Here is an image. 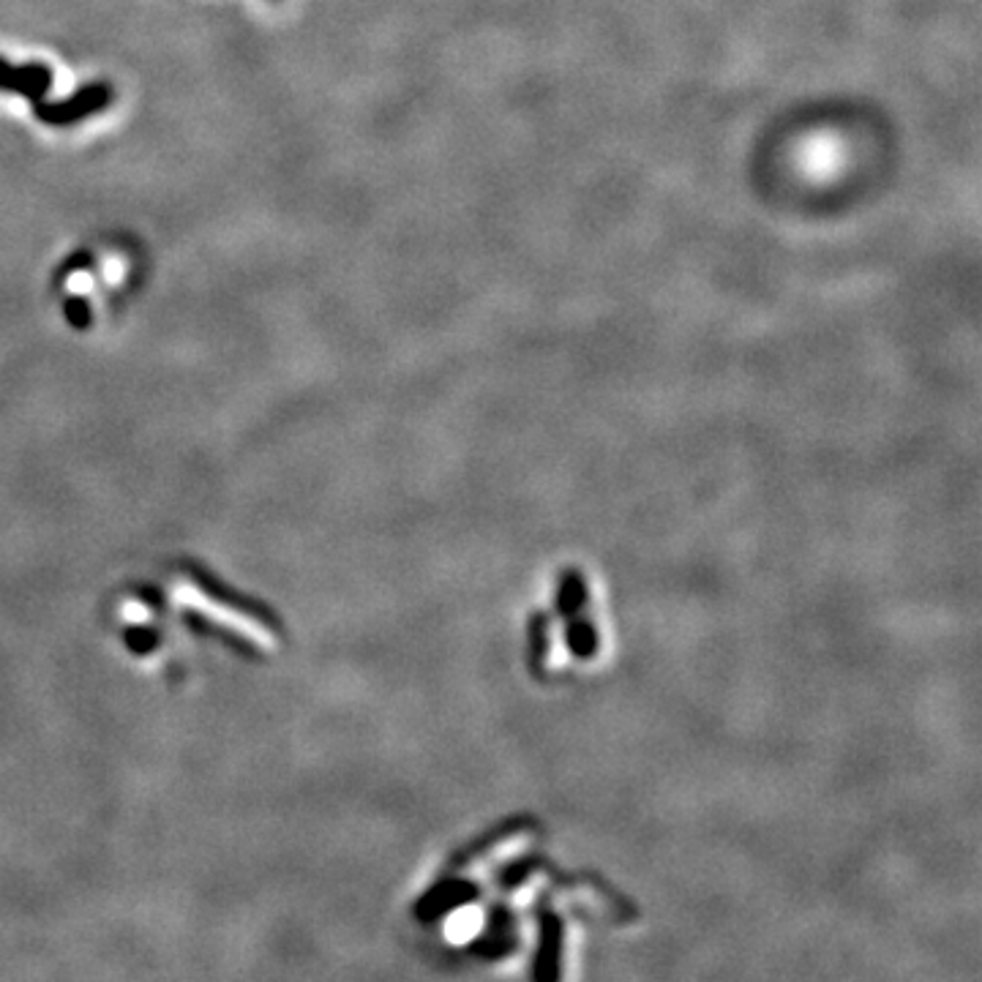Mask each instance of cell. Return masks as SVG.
I'll use <instances>...</instances> for the list:
<instances>
[{
  "label": "cell",
  "mask_w": 982,
  "mask_h": 982,
  "mask_svg": "<svg viewBox=\"0 0 982 982\" xmlns=\"http://www.w3.org/2000/svg\"><path fill=\"white\" fill-rule=\"evenodd\" d=\"M584 603H587V587H584L582 573L576 568H568V571L560 576V592H557V612L571 620L576 614L582 612Z\"/></svg>",
  "instance_id": "obj_6"
},
{
  "label": "cell",
  "mask_w": 982,
  "mask_h": 982,
  "mask_svg": "<svg viewBox=\"0 0 982 982\" xmlns=\"http://www.w3.org/2000/svg\"><path fill=\"white\" fill-rule=\"evenodd\" d=\"M475 898H478V887L472 882H464V879H442L440 884H434L421 901H418L415 914H418V920L434 922L445 917V914L456 912V909H464Z\"/></svg>",
  "instance_id": "obj_3"
},
{
  "label": "cell",
  "mask_w": 982,
  "mask_h": 982,
  "mask_svg": "<svg viewBox=\"0 0 982 982\" xmlns=\"http://www.w3.org/2000/svg\"><path fill=\"white\" fill-rule=\"evenodd\" d=\"M516 824H524V819H511V822H505V824H500V827H494L489 835H483V838H478V841H472L467 849H461V854H456V857H453L451 868L467 865V862L475 860V857H478L483 849H489L491 843H497V841H502V838H508Z\"/></svg>",
  "instance_id": "obj_9"
},
{
  "label": "cell",
  "mask_w": 982,
  "mask_h": 982,
  "mask_svg": "<svg viewBox=\"0 0 982 982\" xmlns=\"http://www.w3.org/2000/svg\"><path fill=\"white\" fill-rule=\"evenodd\" d=\"M52 88V71L44 63H28V66H11L0 58V91L20 93L33 104H39Z\"/></svg>",
  "instance_id": "obj_4"
},
{
  "label": "cell",
  "mask_w": 982,
  "mask_h": 982,
  "mask_svg": "<svg viewBox=\"0 0 982 982\" xmlns=\"http://www.w3.org/2000/svg\"><path fill=\"white\" fill-rule=\"evenodd\" d=\"M66 320L74 325V328H80V331H85L88 325H91V320H93V314H91V306H88V301L85 298H69L66 301Z\"/></svg>",
  "instance_id": "obj_10"
},
{
  "label": "cell",
  "mask_w": 982,
  "mask_h": 982,
  "mask_svg": "<svg viewBox=\"0 0 982 982\" xmlns=\"http://www.w3.org/2000/svg\"><path fill=\"white\" fill-rule=\"evenodd\" d=\"M565 642L576 658H592L598 652V633L592 628V622L579 620V614L571 617V625L565 628Z\"/></svg>",
  "instance_id": "obj_7"
},
{
  "label": "cell",
  "mask_w": 982,
  "mask_h": 982,
  "mask_svg": "<svg viewBox=\"0 0 982 982\" xmlns=\"http://www.w3.org/2000/svg\"><path fill=\"white\" fill-rule=\"evenodd\" d=\"M126 650L140 658H181L202 647L260 652L276 644L265 614L186 568L134 584L115 603Z\"/></svg>",
  "instance_id": "obj_1"
},
{
  "label": "cell",
  "mask_w": 982,
  "mask_h": 982,
  "mask_svg": "<svg viewBox=\"0 0 982 982\" xmlns=\"http://www.w3.org/2000/svg\"><path fill=\"white\" fill-rule=\"evenodd\" d=\"M546 652H549V617L538 612L530 617V666L535 674H541Z\"/></svg>",
  "instance_id": "obj_8"
},
{
  "label": "cell",
  "mask_w": 982,
  "mask_h": 982,
  "mask_svg": "<svg viewBox=\"0 0 982 982\" xmlns=\"http://www.w3.org/2000/svg\"><path fill=\"white\" fill-rule=\"evenodd\" d=\"M112 101H115V91L112 85L107 82H93V85H85L80 91L69 96V99L61 101H44L41 99L39 104H33V112L41 123L47 126H71V123H80L91 115H99L101 110H107Z\"/></svg>",
  "instance_id": "obj_2"
},
{
  "label": "cell",
  "mask_w": 982,
  "mask_h": 982,
  "mask_svg": "<svg viewBox=\"0 0 982 982\" xmlns=\"http://www.w3.org/2000/svg\"><path fill=\"white\" fill-rule=\"evenodd\" d=\"M538 922H541V942H538V958H535V977L554 980L560 974L562 920L552 906H541Z\"/></svg>",
  "instance_id": "obj_5"
}]
</instances>
